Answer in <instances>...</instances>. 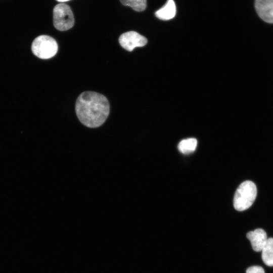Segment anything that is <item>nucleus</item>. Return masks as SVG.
<instances>
[{
    "label": "nucleus",
    "mask_w": 273,
    "mask_h": 273,
    "mask_svg": "<svg viewBox=\"0 0 273 273\" xmlns=\"http://www.w3.org/2000/svg\"><path fill=\"white\" fill-rule=\"evenodd\" d=\"M255 9L264 22L273 24V0H255Z\"/></svg>",
    "instance_id": "obj_6"
},
{
    "label": "nucleus",
    "mask_w": 273,
    "mask_h": 273,
    "mask_svg": "<svg viewBox=\"0 0 273 273\" xmlns=\"http://www.w3.org/2000/svg\"><path fill=\"white\" fill-rule=\"evenodd\" d=\"M263 262L267 266H273V238H267L262 250Z\"/></svg>",
    "instance_id": "obj_9"
},
{
    "label": "nucleus",
    "mask_w": 273,
    "mask_h": 273,
    "mask_svg": "<svg viewBox=\"0 0 273 273\" xmlns=\"http://www.w3.org/2000/svg\"><path fill=\"white\" fill-rule=\"evenodd\" d=\"M119 42L123 48L131 52L135 48L145 46L147 39L135 31H130L122 34L119 38Z\"/></svg>",
    "instance_id": "obj_5"
},
{
    "label": "nucleus",
    "mask_w": 273,
    "mask_h": 273,
    "mask_svg": "<svg viewBox=\"0 0 273 273\" xmlns=\"http://www.w3.org/2000/svg\"><path fill=\"white\" fill-rule=\"evenodd\" d=\"M246 273H265L263 268L258 265L249 267L246 270Z\"/></svg>",
    "instance_id": "obj_12"
},
{
    "label": "nucleus",
    "mask_w": 273,
    "mask_h": 273,
    "mask_svg": "<svg viewBox=\"0 0 273 273\" xmlns=\"http://www.w3.org/2000/svg\"><path fill=\"white\" fill-rule=\"evenodd\" d=\"M56 1L59 2H65L69 1L70 0H56Z\"/></svg>",
    "instance_id": "obj_13"
},
{
    "label": "nucleus",
    "mask_w": 273,
    "mask_h": 273,
    "mask_svg": "<svg viewBox=\"0 0 273 273\" xmlns=\"http://www.w3.org/2000/svg\"><path fill=\"white\" fill-rule=\"evenodd\" d=\"M247 238L250 241L253 249L261 251L267 239L266 232L262 229H257L247 234Z\"/></svg>",
    "instance_id": "obj_7"
},
{
    "label": "nucleus",
    "mask_w": 273,
    "mask_h": 273,
    "mask_svg": "<svg viewBox=\"0 0 273 273\" xmlns=\"http://www.w3.org/2000/svg\"><path fill=\"white\" fill-rule=\"evenodd\" d=\"M109 111L107 98L95 92H83L76 102L75 112L78 119L89 128L101 126L108 118Z\"/></svg>",
    "instance_id": "obj_1"
},
{
    "label": "nucleus",
    "mask_w": 273,
    "mask_h": 273,
    "mask_svg": "<svg viewBox=\"0 0 273 273\" xmlns=\"http://www.w3.org/2000/svg\"><path fill=\"white\" fill-rule=\"evenodd\" d=\"M58 48V44L55 39L47 35H41L35 38L31 46L34 55L42 59L54 57L57 53Z\"/></svg>",
    "instance_id": "obj_3"
},
{
    "label": "nucleus",
    "mask_w": 273,
    "mask_h": 273,
    "mask_svg": "<svg viewBox=\"0 0 273 273\" xmlns=\"http://www.w3.org/2000/svg\"><path fill=\"white\" fill-rule=\"evenodd\" d=\"M176 14V6L173 0H167L166 4L155 13L157 18L162 20H169Z\"/></svg>",
    "instance_id": "obj_8"
},
{
    "label": "nucleus",
    "mask_w": 273,
    "mask_h": 273,
    "mask_svg": "<svg viewBox=\"0 0 273 273\" xmlns=\"http://www.w3.org/2000/svg\"><path fill=\"white\" fill-rule=\"evenodd\" d=\"M256 196L255 184L250 180L243 182L236 191L234 198V208L240 211L248 209L254 203Z\"/></svg>",
    "instance_id": "obj_2"
},
{
    "label": "nucleus",
    "mask_w": 273,
    "mask_h": 273,
    "mask_svg": "<svg viewBox=\"0 0 273 273\" xmlns=\"http://www.w3.org/2000/svg\"><path fill=\"white\" fill-rule=\"evenodd\" d=\"M53 23L55 27L60 31L71 28L74 18L70 7L64 3L56 5L53 10Z\"/></svg>",
    "instance_id": "obj_4"
},
{
    "label": "nucleus",
    "mask_w": 273,
    "mask_h": 273,
    "mask_svg": "<svg viewBox=\"0 0 273 273\" xmlns=\"http://www.w3.org/2000/svg\"><path fill=\"white\" fill-rule=\"evenodd\" d=\"M121 4L126 6L131 7L138 12L145 10L147 6L146 0H120Z\"/></svg>",
    "instance_id": "obj_11"
},
{
    "label": "nucleus",
    "mask_w": 273,
    "mask_h": 273,
    "mask_svg": "<svg viewBox=\"0 0 273 273\" xmlns=\"http://www.w3.org/2000/svg\"><path fill=\"white\" fill-rule=\"evenodd\" d=\"M197 146V141L195 138H189L181 141L178 145L179 151L183 154H188L193 152Z\"/></svg>",
    "instance_id": "obj_10"
}]
</instances>
